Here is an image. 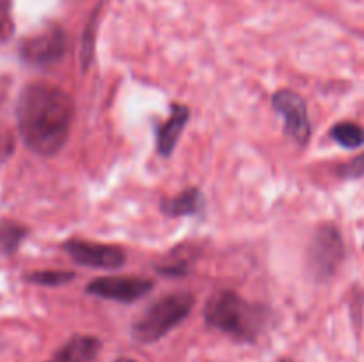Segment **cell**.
I'll use <instances>...</instances> for the list:
<instances>
[{
  "mask_svg": "<svg viewBox=\"0 0 364 362\" xmlns=\"http://www.w3.org/2000/svg\"><path fill=\"white\" fill-rule=\"evenodd\" d=\"M73 119V98L52 84L36 82L27 85L18 98V131L34 155H57L66 146Z\"/></svg>",
  "mask_w": 364,
  "mask_h": 362,
  "instance_id": "1",
  "label": "cell"
},
{
  "mask_svg": "<svg viewBox=\"0 0 364 362\" xmlns=\"http://www.w3.org/2000/svg\"><path fill=\"white\" fill-rule=\"evenodd\" d=\"M206 325L228 334L242 343L258 339L269 323V309L255 304L235 291H219L212 295L205 305Z\"/></svg>",
  "mask_w": 364,
  "mask_h": 362,
  "instance_id": "2",
  "label": "cell"
},
{
  "mask_svg": "<svg viewBox=\"0 0 364 362\" xmlns=\"http://www.w3.org/2000/svg\"><path fill=\"white\" fill-rule=\"evenodd\" d=\"M194 307V295L188 291H176L159 298L148 305L144 312L132 325V336L139 343H156L164 336L185 322Z\"/></svg>",
  "mask_w": 364,
  "mask_h": 362,
  "instance_id": "3",
  "label": "cell"
},
{
  "mask_svg": "<svg viewBox=\"0 0 364 362\" xmlns=\"http://www.w3.org/2000/svg\"><path fill=\"white\" fill-rule=\"evenodd\" d=\"M345 259V243L340 229L333 224H323L313 234L309 243V270L318 280H327L338 272Z\"/></svg>",
  "mask_w": 364,
  "mask_h": 362,
  "instance_id": "4",
  "label": "cell"
},
{
  "mask_svg": "<svg viewBox=\"0 0 364 362\" xmlns=\"http://www.w3.org/2000/svg\"><path fill=\"white\" fill-rule=\"evenodd\" d=\"M272 106L283 117L284 135L304 148L311 137V123L304 98L290 89H281L272 96Z\"/></svg>",
  "mask_w": 364,
  "mask_h": 362,
  "instance_id": "5",
  "label": "cell"
},
{
  "mask_svg": "<svg viewBox=\"0 0 364 362\" xmlns=\"http://www.w3.org/2000/svg\"><path fill=\"white\" fill-rule=\"evenodd\" d=\"M155 287V283L146 277L135 275H114V277H98L87 284L85 291L92 297L103 298V300L121 302V304H132Z\"/></svg>",
  "mask_w": 364,
  "mask_h": 362,
  "instance_id": "6",
  "label": "cell"
},
{
  "mask_svg": "<svg viewBox=\"0 0 364 362\" xmlns=\"http://www.w3.org/2000/svg\"><path fill=\"white\" fill-rule=\"evenodd\" d=\"M75 263L87 268H107L116 270L127 263V252L116 245L96 243L85 240H68L63 245Z\"/></svg>",
  "mask_w": 364,
  "mask_h": 362,
  "instance_id": "7",
  "label": "cell"
},
{
  "mask_svg": "<svg viewBox=\"0 0 364 362\" xmlns=\"http://www.w3.org/2000/svg\"><path fill=\"white\" fill-rule=\"evenodd\" d=\"M64 52H66V34L63 28L55 25L27 39L20 48L21 59L39 67L59 62L64 57Z\"/></svg>",
  "mask_w": 364,
  "mask_h": 362,
  "instance_id": "8",
  "label": "cell"
},
{
  "mask_svg": "<svg viewBox=\"0 0 364 362\" xmlns=\"http://www.w3.org/2000/svg\"><path fill=\"white\" fill-rule=\"evenodd\" d=\"M102 341L96 336L78 334L63 344L46 362H98Z\"/></svg>",
  "mask_w": 364,
  "mask_h": 362,
  "instance_id": "9",
  "label": "cell"
},
{
  "mask_svg": "<svg viewBox=\"0 0 364 362\" xmlns=\"http://www.w3.org/2000/svg\"><path fill=\"white\" fill-rule=\"evenodd\" d=\"M188 117H191V112H188L187 106L180 105V103H173L171 105V116L167 117L166 123L156 128V149H159L164 158L173 155V149L176 148L181 131L187 126Z\"/></svg>",
  "mask_w": 364,
  "mask_h": 362,
  "instance_id": "10",
  "label": "cell"
},
{
  "mask_svg": "<svg viewBox=\"0 0 364 362\" xmlns=\"http://www.w3.org/2000/svg\"><path fill=\"white\" fill-rule=\"evenodd\" d=\"M206 201L205 195L199 188L191 187L185 188L183 192H180L178 195L169 199H164L160 209H162L164 215L167 216H194L199 213L205 212Z\"/></svg>",
  "mask_w": 364,
  "mask_h": 362,
  "instance_id": "11",
  "label": "cell"
},
{
  "mask_svg": "<svg viewBox=\"0 0 364 362\" xmlns=\"http://www.w3.org/2000/svg\"><path fill=\"white\" fill-rule=\"evenodd\" d=\"M331 137L341 148L358 149L364 146V128L350 123V121H345V123H338L331 128Z\"/></svg>",
  "mask_w": 364,
  "mask_h": 362,
  "instance_id": "12",
  "label": "cell"
},
{
  "mask_svg": "<svg viewBox=\"0 0 364 362\" xmlns=\"http://www.w3.org/2000/svg\"><path fill=\"white\" fill-rule=\"evenodd\" d=\"M27 234L28 229L21 224L13 222V220H2L0 222V248L6 254H14Z\"/></svg>",
  "mask_w": 364,
  "mask_h": 362,
  "instance_id": "13",
  "label": "cell"
},
{
  "mask_svg": "<svg viewBox=\"0 0 364 362\" xmlns=\"http://www.w3.org/2000/svg\"><path fill=\"white\" fill-rule=\"evenodd\" d=\"M25 279L39 286H63L75 279L73 272H63V270H41V272L28 273Z\"/></svg>",
  "mask_w": 364,
  "mask_h": 362,
  "instance_id": "14",
  "label": "cell"
},
{
  "mask_svg": "<svg viewBox=\"0 0 364 362\" xmlns=\"http://www.w3.org/2000/svg\"><path fill=\"white\" fill-rule=\"evenodd\" d=\"M155 268L156 272L162 273V275L166 277H183L187 275L188 270H191V261H188L185 254H176V252H173L171 256H166L164 261H160Z\"/></svg>",
  "mask_w": 364,
  "mask_h": 362,
  "instance_id": "15",
  "label": "cell"
},
{
  "mask_svg": "<svg viewBox=\"0 0 364 362\" xmlns=\"http://www.w3.org/2000/svg\"><path fill=\"white\" fill-rule=\"evenodd\" d=\"M338 176L343 177V180H358V177L364 176V153L363 155L355 156L350 162L343 163L338 169Z\"/></svg>",
  "mask_w": 364,
  "mask_h": 362,
  "instance_id": "16",
  "label": "cell"
},
{
  "mask_svg": "<svg viewBox=\"0 0 364 362\" xmlns=\"http://www.w3.org/2000/svg\"><path fill=\"white\" fill-rule=\"evenodd\" d=\"M14 141L9 135H0V167L6 163V160L13 155Z\"/></svg>",
  "mask_w": 364,
  "mask_h": 362,
  "instance_id": "17",
  "label": "cell"
},
{
  "mask_svg": "<svg viewBox=\"0 0 364 362\" xmlns=\"http://www.w3.org/2000/svg\"><path fill=\"white\" fill-rule=\"evenodd\" d=\"M11 31L9 13H7V4L0 0V35H7Z\"/></svg>",
  "mask_w": 364,
  "mask_h": 362,
  "instance_id": "18",
  "label": "cell"
},
{
  "mask_svg": "<svg viewBox=\"0 0 364 362\" xmlns=\"http://www.w3.org/2000/svg\"><path fill=\"white\" fill-rule=\"evenodd\" d=\"M114 362H137V361H134V358H117V361Z\"/></svg>",
  "mask_w": 364,
  "mask_h": 362,
  "instance_id": "19",
  "label": "cell"
},
{
  "mask_svg": "<svg viewBox=\"0 0 364 362\" xmlns=\"http://www.w3.org/2000/svg\"><path fill=\"white\" fill-rule=\"evenodd\" d=\"M277 362H291L290 358H281V361H277Z\"/></svg>",
  "mask_w": 364,
  "mask_h": 362,
  "instance_id": "20",
  "label": "cell"
}]
</instances>
